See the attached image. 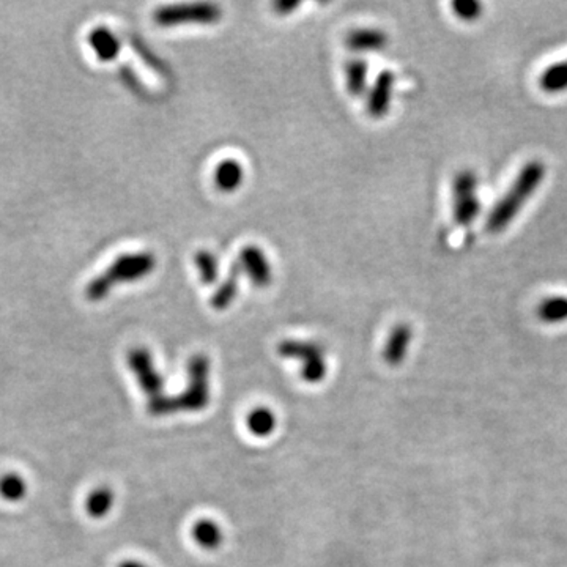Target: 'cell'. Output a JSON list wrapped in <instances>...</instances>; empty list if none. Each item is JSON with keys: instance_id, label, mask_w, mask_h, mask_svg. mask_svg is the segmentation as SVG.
<instances>
[{"instance_id": "1", "label": "cell", "mask_w": 567, "mask_h": 567, "mask_svg": "<svg viewBox=\"0 0 567 567\" xmlns=\"http://www.w3.org/2000/svg\"><path fill=\"white\" fill-rule=\"evenodd\" d=\"M546 164L533 159L523 166L519 176L509 186L508 193L496 202L494 210L490 211L485 221V228L490 234H500L514 221L519 213L522 211L525 203L533 197L536 189L541 186L546 178Z\"/></svg>"}, {"instance_id": "2", "label": "cell", "mask_w": 567, "mask_h": 567, "mask_svg": "<svg viewBox=\"0 0 567 567\" xmlns=\"http://www.w3.org/2000/svg\"><path fill=\"white\" fill-rule=\"evenodd\" d=\"M157 268V257L153 253L142 251L134 254L120 255L112 262L105 273L99 274L85 288V296L90 301L105 300L112 288L118 284H128L144 279Z\"/></svg>"}, {"instance_id": "3", "label": "cell", "mask_w": 567, "mask_h": 567, "mask_svg": "<svg viewBox=\"0 0 567 567\" xmlns=\"http://www.w3.org/2000/svg\"><path fill=\"white\" fill-rule=\"evenodd\" d=\"M188 385L176 396L178 413H199L210 404V359L203 353L193 355L188 361Z\"/></svg>"}, {"instance_id": "4", "label": "cell", "mask_w": 567, "mask_h": 567, "mask_svg": "<svg viewBox=\"0 0 567 567\" xmlns=\"http://www.w3.org/2000/svg\"><path fill=\"white\" fill-rule=\"evenodd\" d=\"M278 353L282 358L296 359L301 363V378L317 385L323 382L328 372L323 348L309 340L284 339L278 346Z\"/></svg>"}, {"instance_id": "5", "label": "cell", "mask_w": 567, "mask_h": 567, "mask_svg": "<svg viewBox=\"0 0 567 567\" xmlns=\"http://www.w3.org/2000/svg\"><path fill=\"white\" fill-rule=\"evenodd\" d=\"M222 18V8L211 2L176 4L155 10L153 21L158 26L176 27L182 24H216Z\"/></svg>"}, {"instance_id": "6", "label": "cell", "mask_w": 567, "mask_h": 567, "mask_svg": "<svg viewBox=\"0 0 567 567\" xmlns=\"http://www.w3.org/2000/svg\"><path fill=\"white\" fill-rule=\"evenodd\" d=\"M481 211L477 197V176L471 169L457 172L452 180V218L457 226L468 228Z\"/></svg>"}, {"instance_id": "7", "label": "cell", "mask_w": 567, "mask_h": 567, "mask_svg": "<svg viewBox=\"0 0 567 567\" xmlns=\"http://www.w3.org/2000/svg\"><path fill=\"white\" fill-rule=\"evenodd\" d=\"M128 367L136 377L141 390L147 396V402L161 398L164 392V380L158 372L151 353L145 347H134L128 352Z\"/></svg>"}, {"instance_id": "8", "label": "cell", "mask_w": 567, "mask_h": 567, "mask_svg": "<svg viewBox=\"0 0 567 567\" xmlns=\"http://www.w3.org/2000/svg\"><path fill=\"white\" fill-rule=\"evenodd\" d=\"M238 265L255 288H265L271 284L273 270L267 254L259 246L255 245L245 246L238 255Z\"/></svg>"}, {"instance_id": "9", "label": "cell", "mask_w": 567, "mask_h": 567, "mask_svg": "<svg viewBox=\"0 0 567 567\" xmlns=\"http://www.w3.org/2000/svg\"><path fill=\"white\" fill-rule=\"evenodd\" d=\"M394 84L396 74L391 70H383L378 74L367 99V112L372 118H383L390 111Z\"/></svg>"}, {"instance_id": "10", "label": "cell", "mask_w": 567, "mask_h": 567, "mask_svg": "<svg viewBox=\"0 0 567 567\" xmlns=\"http://www.w3.org/2000/svg\"><path fill=\"white\" fill-rule=\"evenodd\" d=\"M411 339H413V330L408 323H399L394 326L383 348V359L386 365L391 367L402 365L410 350Z\"/></svg>"}, {"instance_id": "11", "label": "cell", "mask_w": 567, "mask_h": 567, "mask_svg": "<svg viewBox=\"0 0 567 567\" xmlns=\"http://www.w3.org/2000/svg\"><path fill=\"white\" fill-rule=\"evenodd\" d=\"M388 41L382 29H357L347 35L346 45L353 53H378L385 49Z\"/></svg>"}, {"instance_id": "12", "label": "cell", "mask_w": 567, "mask_h": 567, "mask_svg": "<svg viewBox=\"0 0 567 567\" xmlns=\"http://www.w3.org/2000/svg\"><path fill=\"white\" fill-rule=\"evenodd\" d=\"M242 268L238 265V262H235L234 265L228 270V278L224 279L221 286L216 288L215 294L210 298V306L215 311H226L230 305L234 303L238 294V284L242 278Z\"/></svg>"}, {"instance_id": "13", "label": "cell", "mask_w": 567, "mask_h": 567, "mask_svg": "<svg viewBox=\"0 0 567 567\" xmlns=\"http://www.w3.org/2000/svg\"><path fill=\"white\" fill-rule=\"evenodd\" d=\"M89 43H90L91 49L97 54V57L103 62L117 59L120 49H122L117 35L109 30L107 27L93 29L89 35Z\"/></svg>"}, {"instance_id": "14", "label": "cell", "mask_w": 567, "mask_h": 567, "mask_svg": "<svg viewBox=\"0 0 567 567\" xmlns=\"http://www.w3.org/2000/svg\"><path fill=\"white\" fill-rule=\"evenodd\" d=\"M245 180V169L242 163L234 158L222 159L221 163L216 166L215 185L221 193H235L240 188Z\"/></svg>"}, {"instance_id": "15", "label": "cell", "mask_w": 567, "mask_h": 567, "mask_svg": "<svg viewBox=\"0 0 567 567\" xmlns=\"http://www.w3.org/2000/svg\"><path fill=\"white\" fill-rule=\"evenodd\" d=\"M116 502V494L107 485H99L97 489L91 490L85 498L84 508L87 515L93 520H101L106 515L111 512Z\"/></svg>"}, {"instance_id": "16", "label": "cell", "mask_w": 567, "mask_h": 567, "mask_svg": "<svg viewBox=\"0 0 567 567\" xmlns=\"http://www.w3.org/2000/svg\"><path fill=\"white\" fill-rule=\"evenodd\" d=\"M193 537L197 546L202 547L203 550H216L221 547L224 535H222L221 527L215 520L201 519L193 527Z\"/></svg>"}, {"instance_id": "17", "label": "cell", "mask_w": 567, "mask_h": 567, "mask_svg": "<svg viewBox=\"0 0 567 567\" xmlns=\"http://www.w3.org/2000/svg\"><path fill=\"white\" fill-rule=\"evenodd\" d=\"M537 319L547 325H558L567 322V296L564 295H554L541 301L537 306Z\"/></svg>"}, {"instance_id": "18", "label": "cell", "mask_w": 567, "mask_h": 567, "mask_svg": "<svg viewBox=\"0 0 567 567\" xmlns=\"http://www.w3.org/2000/svg\"><path fill=\"white\" fill-rule=\"evenodd\" d=\"M539 87L546 93H563L567 90V59L548 66L539 78Z\"/></svg>"}, {"instance_id": "19", "label": "cell", "mask_w": 567, "mask_h": 567, "mask_svg": "<svg viewBox=\"0 0 567 567\" xmlns=\"http://www.w3.org/2000/svg\"><path fill=\"white\" fill-rule=\"evenodd\" d=\"M246 425L254 437H270L276 429V417L267 407H257L254 410L249 411Z\"/></svg>"}, {"instance_id": "20", "label": "cell", "mask_w": 567, "mask_h": 567, "mask_svg": "<svg viewBox=\"0 0 567 567\" xmlns=\"http://www.w3.org/2000/svg\"><path fill=\"white\" fill-rule=\"evenodd\" d=\"M369 66L365 59L348 60L346 66L347 90L352 97H361L367 87Z\"/></svg>"}, {"instance_id": "21", "label": "cell", "mask_w": 567, "mask_h": 567, "mask_svg": "<svg viewBox=\"0 0 567 567\" xmlns=\"http://www.w3.org/2000/svg\"><path fill=\"white\" fill-rule=\"evenodd\" d=\"M27 492H29L27 481L18 473L10 471L0 477V498L4 502L13 503V504L21 503L26 498Z\"/></svg>"}, {"instance_id": "22", "label": "cell", "mask_w": 567, "mask_h": 567, "mask_svg": "<svg viewBox=\"0 0 567 567\" xmlns=\"http://www.w3.org/2000/svg\"><path fill=\"white\" fill-rule=\"evenodd\" d=\"M199 278L205 286H213L219 278V261L209 249H201L194 255Z\"/></svg>"}, {"instance_id": "23", "label": "cell", "mask_w": 567, "mask_h": 567, "mask_svg": "<svg viewBox=\"0 0 567 567\" xmlns=\"http://www.w3.org/2000/svg\"><path fill=\"white\" fill-rule=\"evenodd\" d=\"M452 12L459 20L473 22L483 16L484 5L477 0H456L452 2Z\"/></svg>"}, {"instance_id": "24", "label": "cell", "mask_w": 567, "mask_h": 567, "mask_svg": "<svg viewBox=\"0 0 567 567\" xmlns=\"http://www.w3.org/2000/svg\"><path fill=\"white\" fill-rule=\"evenodd\" d=\"M134 46H136L137 54H141V56H142V59L147 62V65H150L151 68H153V70H157L158 73H166V66H164L163 62L158 59L157 56H153L151 51H149L142 43H137V41H134Z\"/></svg>"}, {"instance_id": "25", "label": "cell", "mask_w": 567, "mask_h": 567, "mask_svg": "<svg viewBox=\"0 0 567 567\" xmlns=\"http://www.w3.org/2000/svg\"><path fill=\"white\" fill-rule=\"evenodd\" d=\"M298 7H300V2H290V0H279V2L273 4L274 12L280 16L294 13Z\"/></svg>"}, {"instance_id": "26", "label": "cell", "mask_w": 567, "mask_h": 567, "mask_svg": "<svg viewBox=\"0 0 567 567\" xmlns=\"http://www.w3.org/2000/svg\"><path fill=\"white\" fill-rule=\"evenodd\" d=\"M117 567H149L144 563H141V561L136 560H125L118 564Z\"/></svg>"}]
</instances>
